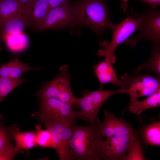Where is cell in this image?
Here are the masks:
<instances>
[{"mask_svg":"<svg viewBox=\"0 0 160 160\" xmlns=\"http://www.w3.org/2000/svg\"><path fill=\"white\" fill-rule=\"evenodd\" d=\"M100 122L98 119L88 125H75L70 143V160H100Z\"/></svg>","mask_w":160,"mask_h":160,"instance_id":"6da1fadb","label":"cell"},{"mask_svg":"<svg viewBox=\"0 0 160 160\" xmlns=\"http://www.w3.org/2000/svg\"><path fill=\"white\" fill-rule=\"evenodd\" d=\"M107 0H78L71 4L80 25L89 28L99 37L107 29L113 32L117 25L110 17Z\"/></svg>","mask_w":160,"mask_h":160,"instance_id":"7a4b0ae2","label":"cell"},{"mask_svg":"<svg viewBox=\"0 0 160 160\" xmlns=\"http://www.w3.org/2000/svg\"><path fill=\"white\" fill-rule=\"evenodd\" d=\"M39 110L31 116L42 124L76 122V119H79V111L73 110L71 105L53 98H39Z\"/></svg>","mask_w":160,"mask_h":160,"instance_id":"3957f363","label":"cell"},{"mask_svg":"<svg viewBox=\"0 0 160 160\" xmlns=\"http://www.w3.org/2000/svg\"><path fill=\"white\" fill-rule=\"evenodd\" d=\"M125 91L120 88L110 90L103 89L95 91L85 89L81 92L80 98L76 97L73 105L77 108H80L79 119L89 123L98 120V113L105 102L111 96L117 93H124Z\"/></svg>","mask_w":160,"mask_h":160,"instance_id":"277c9868","label":"cell"},{"mask_svg":"<svg viewBox=\"0 0 160 160\" xmlns=\"http://www.w3.org/2000/svg\"><path fill=\"white\" fill-rule=\"evenodd\" d=\"M141 21L140 13L137 12L131 8V15L116 25L112 32L111 42L103 41L101 43L102 49L98 52L100 56L104 57L113 64L115 63L116 57L115 51L117 47L134 32L138 31Z\"/></svg>","mask_w":160,"mask_h":160,"instance_id":"5b68a950","label":"cell"},{"mask_svg":"<svg viewBox=\"0 0 160 160\" xmlns=\"http://www.w3.org/2000/svg\"><path fill=\"white\" fill-rule=\"evenodd\" d=\"M60 70V73L53 79L44 83L36 95L39 98L56 99L73 106L76 97L72 91L71 75L67 65L62 66Z\"/></svg>","mask_w":160,"mask_h":160,"instance_id":"8992f818","label":"cell"},{"mask_svg":"<svg viewBox=\"0 0 160 160\" xmlns=\"http://www.w3.org/2000/svg\"><path fill=\"white\" fill-rule=\"evenodd\" d=\"M120 88L125 91L130 100L148 96L160 90V77L145 73L132 74L126 73L121 76Z\"/></svg>","mask_w":160,"mask_h":160,"instance_id":"52a82bcc","label":"cell"},{"mask_svg":"<svg viewBox=\"0 0 160 160\" xmlns=\"http://www.w3.org/2000/svg\"><path fill=\"white\" fill-rule=\"evenodd\" d=\"M141 21L136 36L127 39L125 42L129 47H132L143 40L153 42H160V10L146 7L140 13Z\"/></svg>","mask_w":160,"mask_h":160,"instance_id":"ba28073f","label":"cell"},{"mask_svg":"<svg viewBox=\"0 0 160 160\" xmlns=\"http://www.w3.org/2000/svg\"><path fill=\"white\" fill-rule=\"evenodd\" d=\"M81 27L69 2L60 6L50 9L38 30L71 29Z\"/></svg>","mask_w":160,"mask_h":160,"instance_id":"9c48e42d","label":"cell"},{"mask_svg":"<svg viewBox=\"0 0 160 160\" xmlns=\"http://www.w3.org/2000/svg\"><path fill=\"white\" fill-rule=\"evenodd\" d=\"M43 125L51 134L59 159L70 160V143L76 122L48 123Z\"/></svg>","mask_w":160,"mask_h":160,"instance_id":"30bf717a","label":"cell"},{"mask_svg":"<svg viewBox=\"0 0 160 160\" xmlns=\"http://www.w3.org/2000/svg\"><path fill=\"white\" fill-rule=\"evenodd\" d=\"M135 137V133L106 137L101 142L100 153L102 160H124Z\"/></svg>","mask_w":160,"mask_h":160,"instance_id":"8fae6325","label":"cell"},{"mask_svg":"<svg viewBox=\"0 0 160 160\" xmlns=\"http://www.w3.org/2000/svg\"><path fill=\"white\" fill-rule=\"evenodd\" d=\"M104 119L99 123L102 137L120 136L135 133L131 124L121 117H118L105 109L103 111Z\"/></svg>","mask_w":160,"mask_h":160,"instance_id":"7c38bea8","label":"cell"},{"mask_svg":"<svg viewBox=\"0 0 160 160\" xmlns=\"http://www.w3.org/2000/svg\"><path fill=\"white\" fill-rule=\"evenodd\" d=\"M32 27L28 18L23 13L13 16L0 23V50L1 44L9 36L21 33Z\"/></svg>","mask_w":160,"mask_h":160,"instance_id":"4fadbf2b","label":"cell"},{"mask_svg":"<svg viewBox=\"0 0 160 160\" xmlns=\"http://www.w3.org/2000/svg\"><path fill=\"white\" fill-rule=\"evenodd\" d=\"M49 9L47 0H32L25 5L23 13L28 17L32 27L38 30Z\"/></svg>","mask_w":160,"mask_h":160,"instance_id":"5bb4252c","label":"cell"},{"mask_svg":"<svg viewBox=\"0 0 160 160\" xmlns=\"http://www.w3.org/2000/svg\"><path fill=\"white\" fill-rule=\"evenodd\" d=\"M94 73L100 83V89L103 84L111 83L120 87L122 83L118 78L112 64L105 58L93 66Z\"/></svg>","mask_w":160,"mask_h":160,"instance_id":"9a60e30c","label":"cell"},{"mask_svg":"<svg viewBox=\"0 0 160 160\" xmlns=\"http://www.w3.org/2000/svg\"><path fill=\"white\" fill-rule=\"evenodd\" d=\"M12 139L15 142L14 149L17 151H27L36 146V134L35 131H21L18 126L15 124L10 127Z\"/></svg>","mask_w":160,"mask_h":160,"instance_id":"2e32d148","label":"cell"},{"mask_svg":"<svg viewBox=\"0 0 160 160\" xmlns=\"http://www.w3.org/2000/svg\"><path fill=\"white\" fill-rule=\"evenodd\" d=\"M40 67L30 66L21 62L17 57L0 66V77L16 79L21 77L25 72L31 71H39Z\"/></svg>","mask_w":160,"mask_h":160,"instance_id":"e0dca14e","label":"cell"},{"mask_svg":"<svg viewBox=\"0 0 160 160\" xmlns=\"http://www.w3.org/2000/svg\"><path fill=\"white\" fill-rule=\"evenodd\" d=\"M144 70L154 73L156 76L160 77V42H153L150 58L138 66L132 74H137Z\"/></svg>","mask_w":160,"mask_h":160,"instance_id":"ac0fdd59","label":"cell"},{"mask_svg":"<svg viewBox=\"0 0 160 160\" xmlns=\"http://www.w3.org/2000/svg\"><path fill=\"white\" fill-rule=\"evenodd\" d=\"M160 105V90L148 97L142 101L137 99L130 100L127 108L129 111L139 115L144 111Z\"/></svg>","mask_w":160,"mask_h":160,"instance_id":"d6986e66","label":"cell"},{"mask_svg":"<svg viewBox=\"0 0 160 160\" xmlns=\"http://www.w3.org/2000/svg\"><path fill=\"white\" fill-rule=\"evenodd\" d=\"M143 142L147 145H160V121L144 124L139 130Z\"/></svg>","mask_w":160,"mask_h":160,"instance_id":"ffe728a7","label":"cell"},{"mask_svg":"<svg viewBox=\"0 0 160 160\" xmlns=\"http://www.w3.org/2000/svg\"><path fill=\"white\" fill-rule=\"evenodd\" d=\"M24 6L18 0H1L0 23L9 17L23 13Z\"/></svg>","mask_w":160,"mask_h":160,"instance_id":"44dd1931","label":"cell"},{"mask_svg":"<svg viewBox=\"0 0 160 160\" xmlns=\"http://www.w3.org/2000/svg\"><path fill=\"white\" fill-rule=\"evenodd\" d=\"M140 136L139 129L135 131L134 139L124 160H146Z\"/></svg>","mask_w":160,"mask_h":160,"instance_id":"7402d4cb","label":"cell"},{"mask_svg":"<svg viewBox=\"0 0 160 160\" xmlns=\"http://www.w3.org/2000/svg\"><path fill=\"white\" fill-rule=\"evenodd\" d=\"M4 41L9 49L14 52L22 51L28 44L27 37L22 32L9 36Z\"/></svg>","mask_w":160,"mask_h":160,"instance_id":"603a6c76","label":"cell"},{"mask_svg":"<svg viewBox=\"0 0 160 160\" xmlns=\"http://www.w3.org/2000/svg\"><path fill=\"white\" fill-rule=\"evenodd\" d=\"M27 81L21 77L16 79L0 77V103L14 89Z\"/></svg>","mask_w":160,"mask_h":160,"instance_id":"cb8c5ba5","label":"cell"},{"mask_svg":"<svg viewBox=\"0 0 160 160\" xmlns=\"http://www.w3.org/2000/svg\"><path fill=\"white\" fill-rule=\"evenodd\" d=\"M41 128L40 124L36 126L35 131L36 146L55 149V145L50 132L48 129H42Z\"/></svg>","mask_w":160,"mask_h":160,"instance_id":"d4e9b609","label":"cell"},{"mask_svg":"<svg viewBox=\"0 0 160 160\" xmlns=\"http://www.w3.org/2000/svg\"><path fill=\"white\" fill-rule=\"evenodd\" d=\"M3 117L0 116V151L7 148L14 146L12 140L10 127L5 125L3 120Z\"/></svg>","mask_w":160,"mask_h":160,"instance_id":"484cf974","label":"cell"},{"mask_svg":"<svg viewBox=\"0 0 160 160\" xmlns=\"http://www.w3.org/2000/svg\"><path fill=\"white\" fill-rule=\"evenodd\" d=\"M23 152L15 150L14 146L3 149L0 151V160H12L17 154Z\"/></svg>","mask_w":160,"mask_h":160,"instance_id":"4316f807","label":"cell"},{"mask_svg":"<svg viewBox=\"0 0 160 160\" xmlns=\"http://www.w3.org/2000/svg\"><path fill=\"white\" fill-rule=\"evenodd\" d=\"M49 9L57 7L69 2L70 0H47Z\"/></svg>","mask_w":160,"mask_h":160,"instance_id":"83f0119b","label":"cell"},{"mask_svg":"<svg viewBox=\"0 0 160 160\" xmlns=\"http://www.w3.org/2000/svg\"><path fill=\"white\" fill-rule=\"evenodd\" d=\"M148 4L150 7L156 9L157 7L160 5V0H138Z\"/></svg>","mask_w":160,"mask_h":160,"instance_id":"f1b7e54d","label":"cell"},{"mask_svg":"<svg viewBox=\"0 0 160 160\" xmlns=\"http://www.w3.org/2000/svg\"><path fill=\"white\" fill-rule=\"evenodd\" d=\"M122 3L120 5V7L122 9L124 12H127L128 7L127 2L129 0H121Z\"/></svg>","mask_w":160,"mask_h":160,"instance_id":"f546056e","label":"cell"},{"mask_svg":"<svg viewBox=\"0 0 160 160\" xmlns=\"http://www.w3.org/2000/svg\"><path fill=\"white\" fill-rule=\"evenodd\" d=\"M24 6L28 2L32 0H18Z\"/></svg>","mask_w":160,"mask_h":160,"instance_id":"4dcf8cb0","label":"cell"},{"mask_svg":"<svg viewBox=\"0 0 160 160\" xmlns=\"http://www.w3.org/2000/svg\"><path fill=\"white\" fill-rule=\"evenodd\" d=\"M1 1V0H0V2Z\"/></svg>","mask_w":160,"mask_h":160,"instance_id":"1f68e13d","label":"cell"}]
</instances>
